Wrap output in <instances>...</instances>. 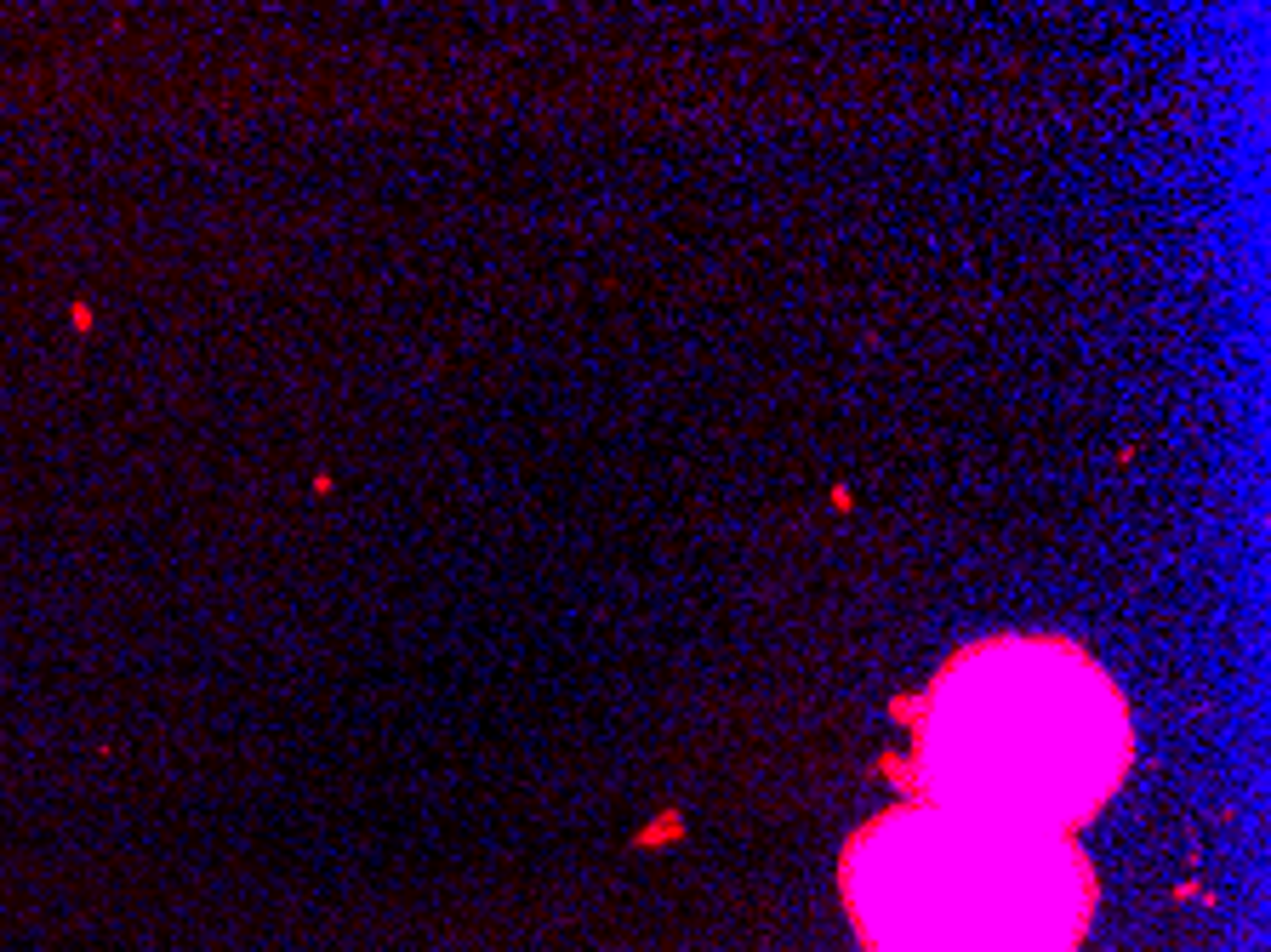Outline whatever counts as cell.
<instances>
[{
	"label": "cell",
	"instance_id": "1",
	"mask_svg": "<svg viewBox=\"0 0 1271 952\" xmlns=\"http://www.w3.org/2000/svg\"><path fill=\"white\" fill-rule=\"evenodd\" d=\"M1129 707L1061 639H992L946 667L918 719L923 805L1067 838L1129 770Z\"/></svg>",
	"mask_w": 1271,
	"mask_h": 952
},
{
	"label": "cell",
	"instance_id": "2",
	"mask_svg": "<svg viewBox=\"0 0 1271 952\" xmlns=\"http://www.w3.org/2000/svg\"><path fill=\"white\" fill-rule=\"evenodd\" d=\"M844 901L867 952H1078L1095 878L1072 838L906 805L844 849Z\"/></svg>",
	"mask_w": 1271,
	"mask_h": 952
}]
</instances>
